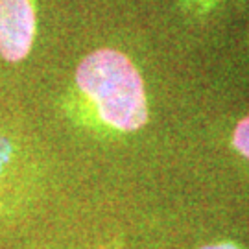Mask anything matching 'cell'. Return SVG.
<instances>
[{"mask_svg":"<svg viewBox=\"0 0 249 249\" xmlns=\"http://www.w3.org/2000/svg\"><path fill=\"white\" fill-rule=\"evenodd\" d=\"M201 249H242L240 246L232 244V242H218V244H209V246H203Z\"/></svg>","mask_w":249,"mask_h":249,"instance_id":"obj_5","label":"cell"},{"mask_svg":"<svg viewBox=\"0 0 249 249\" xmlns=\"http://www.w3.org/2000/svg\"><path fill=\"white\" fill-rule=\"evenodd\" d=\"M15 157V146L9 142L6 137H0V187L6 176L9 174V166Z\"/></svg>","mask_w":249,"mask_h":249,"instance_id":"obj_4","label":"cell"},{"mask_svg":"<svg viewBox=\"0 0 249 249\" xmlns=\"http://www.w3.org/2000/svg\"><path fill=\"white\" fill-rule=\"evenodd\" d=\"M76 83L98 109L100 118L118 131H137L148 122L144 83L122 52L100 48L76 69Z\"/></svg>","mask_w":249,"mask_h":249,"instance_id":"obj_1","label":"cell"},{"mask_svg":"<svg viewBox=\"0 0 249 249\" xmlns=\"http://www.w3.org/2000/svg\"><path fill=\"white\" fill-rule=\"evenodd\" d=\"M36 11L32 0H0V55L18 63L32 50Z\"/></svg>","mask_w":249,"mask_h":249,"instance_id":"obj_2","label":"cell"},{"mask_svg":"<svg viewBox=\"0 0 249 249\" xmlns=\"http://www.w3.org/2000/svg\"><path fill=\"white\" fill-rule=\"evenodd\" d=\"M232 144L246 159H249V116L238 122L234 135H232Z\"/></svg>","mask_w":249,"mask_h":249,"instance_id":"obj_3","label":"cell"}]
</instances>
